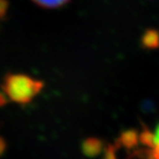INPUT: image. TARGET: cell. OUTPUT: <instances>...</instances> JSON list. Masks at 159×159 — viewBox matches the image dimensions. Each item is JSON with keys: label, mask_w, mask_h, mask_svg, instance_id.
I'll use <instances>...</instances> for the list:
<instances>
[{"label": "cell", "mask_w": 159, "mask_h": 159, "mask_svg": "<svg viewBox=\"0 0 159 159\" xmlns=\"http://www.w3.org/2000/svg\"><path fill=\"white\" fill-rule=\"evenodd\" d=\"M43 82L24 74H7L1 89L7 99L18 104L31 102L43 88Z\"/></svg>", "instance_id": "cell-1"}, {"label": "cell", "mask_w": 159, "mask_h": 159, "mask_svg": "<svg viewBox=\"0 0 159 159\" xmlns=\"http://www.w3.org/2000/svg\"><path fill=\"white\" fill-rule=\"evenodd\" d=\"M101 142L97 139H87L86 141L83 143L82 149L83 152L87 155V156H95L100 152L101 150Z\"/></svg>", "instance_id": "cell-2"}, {"label": "cell", "mask_w": 159, "mask_h": 159, "mask_svg": "<svg viewBox=\"0 0 159 159\" xmlns=\"http://www.w3.org/2000/svg\"><path fill=\"white\" fill-rule=\"evenodd\" d=\"M31 1L43 8L54 9L62 7L65 4H67L70 0H31Z\"/></svg>", "instance_id": "cell-3"}, {"label": "cell", "mask_w": 159, "mask_h": 159, "mask_svg": "<svg viewBox=\"0 0 159 159\" xmlns=\"http://www.w3.org/2000/svg\"><path fill=\"white\" fill-rule=\"evenodd\" d=\"M152 145L154 147V154L159 159V123L156 126L154 134L152 136Z\"/></svg>", "instance_id": "cell-4"}, {"label": "cell", "mask_w": 159, "mask_h": 159, "mask_svg": "<svg viewBox=\"0 0 159 159\" xmlns=\"http://www.w3.org/2000/svg\"><path fill=\"white\" fill-rule=\"evenodd\" d=\"M8 0H0V20H3L5 18V16L8 11Z\"/></svg>", "instance_id": "cell-5"}, {"label": "cell", "mask_w": 159, "mask_h": 159, "mask_svg": "<svg viewBox=\"0 0 159 159\" xmlns=\"http://www.w3.org/2000/svg\"><path fill=\"white\" fill-rule=\"evenodd\" d=\"M5 149H6V142L2 136H0V156L4 153Z\"/></svg>", "instance_id": "cell-6"}, {"label": "cell", "mask_w": 159, "mask_h": 159, "mask_svg": "<svg viewBox=\"0 0 159 159\" xmlns=\"http://www.w3.org/2000/svg\"><path fill=\"white\" fill-rule=\"evenodd\" d=\"M6 97L5 95H4V93L3 94H0V106H3V104H5V102H6Z\"/></svg>", "instance_id": "cell-7"}]
</instances>
